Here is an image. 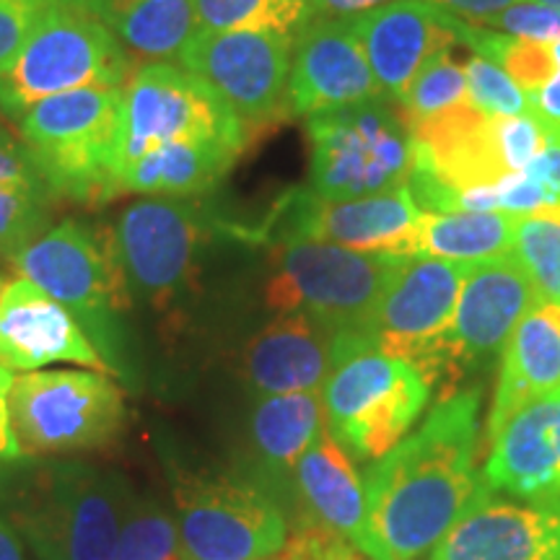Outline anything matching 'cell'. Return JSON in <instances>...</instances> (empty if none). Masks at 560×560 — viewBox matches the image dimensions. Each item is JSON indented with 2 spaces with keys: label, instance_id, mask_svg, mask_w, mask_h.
<instances>
[{
  "label": "cell",
  "instance_id": "484cf974",
  "mask_svg": "<svg viewBox=\"0 0 560 560\" xmlns=\"http://www.w3.org/2000/svg\"><path fill=\"white\" fill-rule=\"evenodd\" d=\"M130 58L172 60L200 32L195 0H107L100 16Z\"/></svg>",
  "mask_w": 560,
  "mask_h": 560
},
{
  "label": "cell",
  "instance_id": "52a82bcc",
  "mask_svg": "<svg viewBox=\"0 0 560 560\" xmlns=\"http://www.w3.org/2000/svg\"><path fill=\"white\" fill-rule=\"evenodd\" d=\"M312 140V190L322 200H350L405 187L416 145L397 104L374 96L306 117Z\"/></svg>",
  "mask_w": 560,
  "mask_h": 560
},
{
  "label": "cell",
  "instance_id": "c3c4849f",
  "mask_svg": "<svg viewBox=\"0 0 560 560\" xmlns=\"http://www.w3.org/2000/svg\"><path fill=\"white\" fill-rule=\"evenodd\" d=\"M537 3H545V5H550V9L560 11V0H537Z\"/></svg>",
  "mask_w": 560,
  "mask_h": 560
},
{
  "label": "cell",
  "instance_id": "ab89813d",
  "mask_svg": "<svg viewBox=\"0 0 560 560\" xmlns=\"http://www.w3.org/2000/svg\"><path fill=\"white\" fill-rule=\"evenodd\" d=\"M545 192L550 208H560V138L558 130L550 132L545 149L522 170Z\"/></svg>",
  "mask_w": 560,
  "mask_h": 560
},
{
  "label": "cell",
  "instance_id": "836d02e7",
  "mask_svg": "<svg viewBox=\"0 0 560 560\" xmlns=\"http://www.w3.org/2000/svg\"><path fill=\"white\" fill-rule=\"evenodd\" d=\"M467 73V100H470L488 117H516L529 115V100L520 83L493 60L472 55L465 62Z\"/></svg>",
  "mask_w": 560,
  "mask_h": 560
},
{
  "label": "cell",
  "instance_id": "f1b7e54d",
  "mask_svg": "<svg viewBox=\"0 0 560 560\" xmlns=\"http://www.w3.org/2000/svg\"><path fill=\"white\" fill-rule=\"evenodd\" d=\"M522 215L506 210H446V213H425L418 219V257H439V260L475 265L511 255L516 226Z\"/></svg>",
  "mask_w": 560,
  "mask_h": 560
},
{
  "label": "cell",
  "instance_id": "f35d334b",
  "mask_svg": "<svg viewBox=\"0 0 560 560\" xmlns=\"http://www.w3.org/2000/svg\"><path fill=\"white\" fill-rule=\"evenodd\" d=\"M495 190H499V208L506 210V213L529 215L550 208L545 192L524 172L506 174V177L495 185Z\"/></svg>",
  "mask_w": 560,
  "mask_h": 560
},
{
  "label": "cell",
  "instance_id": "603a6c76",
  "mask_svg": "<svg viewBox=\"0 0 560 560\" xmlns=\"http://www.w3.org/2000/svg\"><path fill=\"white\" fill-rule=\"evenodd\" d=\"M560 392V304L537 301L501 350V376L488 418V444L516 410Z\"/></svg>",
  "mask_w": 560,
  "mask_h": 560
},
{
  "label": "cell",
  "instance_id": "e0dca14e",
  "mask_svg": "<svg viewBox=\"0 0 560 560\" xmlns=\"http://www.w3.org/2000/svg\"><path fill=\"white\" fill-rule=\"evenodd\" d=\"M384 96L350 19H310L293 37L289 104L312 117Z\"/></svg>",
  "mask_w": 560,
  "mask_h": 560
},
{
  "label": "cell",
  "instance_id": "60d3db41",
  "mask_svg": "<svg viewBox=\"0 0 560 560\" xmlns=\"http://www.w3.org/2000/svg\"><path fill=\"white\" fill-rule=\"evenodd\" d=\"M13 380H16V376L11 374V369L0 363V467L16 465V462L24 459V454H21V446L16 441V433H13L11 412H9V395H11Z\"/></svg>",
  "mask_w": 560,
  "mask_h": 560
},
{
  "label": "cell",
  "instance_id": "7c38bea8",
  "mask_svg": "<svg viewBox=\"0 0 560 560\" xmlns=\"http://www.w3.org/2000/svg\"><path fill=\"white\" fill-rule=\"evenodd\" d=\"M130 299L166 310L187 291L206 242L198 206L172 198L132 202L112 226Z\"/></svg>",
  "mask_w": 560,
  "mask_h": 560
},
{
  "label": "cell",
  "instance_id": "f546056e",
  "mask_svg": "<svg viewBox=\"0 0 560 560\" xmlns=\"http://www.w3.org/2000/svg\"><path fill=\"white\" fill-rule=\"evenodd\" d=\"M200 30L278 32L296 37L312 19L310 0H195Z\"/></svg>",
  "mask_w": 560,
  "mask_h": 560
},
{
  "label": "cell",
  "instance_id": "ffe728a7",
  "mask_svg": "<svg viewBox=\"0 0 560 560\" xmlns=\"http://www.w3.org/2000/svg\"><path fill=\"white\" fill-rule=\"evenodd\" d=\"M350 26L382 94L392 102L400 100L425 62L457 42L441 19V5L429 0H395L350 19Z\"/></svg>",
  "mask_w": 560,
  "mask_h": 560
},
{
  "label": "cell",
  "instance_id": "277c9868",
  "mask_svg": "<svg viewBox=\"0 0 560 560\" xmlns=\"http://www.w3.org/2000/svg\"><path fill=\"white\" fill-rule=\"evenodd\" d=\"M319 395L327 429L342 450L376 462L408 436L429 405L431 387L410 363L384 353L371 335L338 332Z\"/></svg>",
  "mask_w": 560,
  "mask_h": 560
},
{
  "label": "cell",
  "instance_id": "74e56055",
  "mask_svg": "<svg viewBox=\"0 0 560 560\" xmlns=\"http://www.w3.org/2000/svg\"><path fill=\"white\" fill-rule=\"evenodd\" d=\"M283 552L296 560H369L359 548L312 520L301 522L296 535L285 540Z\"/></svg>",
  "mask_w": 560,
  "mask_h": 560
},
{
  "label": "cell",
  "instance_id": "1f68e13d",
  "mask_svg": "<svg viewBox=\"0 0 560 560\" xmlns=\"http://www.w3.org/2000/svg\"><path fill=\"white\" fill-rule=\"evenodd\" d=\"M112 560H185L177 520L159 501L136 495Z\"/></svg>",
  "mask_w": 560,
  "mask_h": 560
},
{
  "label": "cell",
  "instance_id": "2e32d148",
  "mask_svg": "<svg viewBox=\"0 0 560 560\" xmlns=\"http://www.w3.org/2000/svg\"><path fill=\"white\" fill-rule=\"evenodd\" d=\"M420 208L408 187L350 200H322L314 192H291L280 202L272 221L278 242L312 240L340 244L366 255L408 257L420 255Z\"/></svg>",
  "mask_w": 560,
  "mask_h": 560
},
{
  "label": "cell",
  "instance_id": "f907efd6",
  "mask_svg": "<svg viewBox=\"0 0 560 560\" xmlns=\"http://www.w3.org/2000/svg\"><path fill=\"white\" fill-rule=\"evenodd\" d=\"M3 285H5V280L0 278V299H3Z\"/></svg>",
  "mask_w": 560,
  "mask_h": 560
},
{
  "label": "cell",
  "instance_id": "cb8c5ba5",
  "mask_svg": "<svg viewBox=\"0 0 560 560\" xmlns=\"http://www.w3.org/2000/svg\"><path fill=\"white\" fill-rule=\"evenodd\" d=\"M560 392L532 400L511 416L490 441L482 480L490 490L529 503H548L556 493V454L550 429Z\"/></svg>",
  "mask_w": 560,
  "mask_h": 560
},
{
  "label": "cell",
  "instance_id": "db71d44e",
  "mask_svg": "<svg viewBox=\"0 0 560 560\" xmlns=\"http://www.w3.org/2000/svg\"><path fill=\"white\" fill-rule=\"evenodd\" d=\"M558 210H560V208H558Z\"/></svg>",
  "mask_w": 560,
  "mask_h": 560
},
{
  "label": "cell",
  "instance_id": "4fadbf2b",
  "mask_svg": "<svg viewBox=\"0 0 560 560\" xmlns=\"http://www.w3.org/2000/svg\"><path fill=\"white\" fill-rule=\"evenodd\" d=\"M293 37L278 32L200 30L179 55L236 112L244 128L289 115Z\"/></svg>",
  "mask_w": 560,
  "mask_h": 560
},
{
  "label": "cell",
  "instance_id": "8fae6325",
  "mask_svg": "<svg viewBox=\"0 0 560 560\" xmlns=\"http://www.w3.org/2000/svg\"><path fill=\"white\" fill-rule=\"evenodd\" d=\"M174 503L185 560H265L289 540L283 511L247 480L182 475Z\"/></svg>",
  "mask_w": 560,
  "mask_h": 560
},
{
  "label": "cell",
  "instance_id": "5b68a950",
  "mask_svg": "<svg viewBox=\"0 0 560 560\" xmlns=\"http://www.w3.org/2000/svg\"><path fill=\"white\" fill-rule=\"evenodd\" d=\"M122 89L89 86L34 104L21 115L24 149L52 198L75 202L115 200V143Z\"/></svg>",
  "mask_w": 560,
  "mask_h": 560
},
{
  "label": "cell",
  "instance_id": "e575fe53",
  "mask_svg": "<svg viewBox=\"0 0 560 560\" xmlns=\"http://www.w3.org/2000/svg\"><path fill=\"white\" fill-rule=\"evenodd\" d=\"M550 132L535 115L493 117V138L509 172H522L548 143Z\"/></svg>",
  "mask_w": 560,
  "mask_h": 560
},
{
  "label": "cell",
  "instance_id": "9c48e42d",
  "mask_svg": "<svg viewBox=\"0 0 560 560\" xmlns=\"http://www.w3.org/2000/svg\"><path fill=\"white\" fill-rule=\"evenodd\" d=\"M185 140H219L244 149L247 128L219 91L190 70L151 62L122 86L120 128L115 143V187L125 170L153 149Z\"/></svg>",
  "mask_w": 560,
  "mask_h": 560
},
{
  "label": "cell",
  "instance_id": "44dd1931",
  "mask_svg": "<svg viewBox=\"0 0 560 560\" xmlns=\"http://www.w3.org/2000/svg\"><path fill=\"white\" fill-rule=\"evenodd\" d=\"M335 335L310 314H278L244 350L249 387L257 395L322 392L332 366Z\"/></svg>",
  "mask_w": 560,
  "mask_h": 560
},
{
  "label": "cell",
  "instance_id": "681fc988",
  "mask_svg": "<svg viewBox=\"0 0 560 560\" xmlns=\"http://www.w3.org/2000/svg\"><path fill=\"white\" fill-rule=\"evenodd\" d=\"M265 560H289V558H283V556H280V552H278V556H272V558H265Z\"/></svg>",
  "mask_w": 560,
  "mask_h": 560
},
{
  "label": "cell",
  "instance_id": "9a60e30c",
  "mask_svg": "<svg viewBox=\"0 0 560 560\" xmlns=\"http://www.w3.org/2000/svg\"><path fill=\"white\" fill-rule=\"evenodd\" d=\"M535 304L537 293L514 255L467 265L452 325L439 342V384H446V395L457 392L467 371L501 353Z\"/></svg>",
  "mask_w": 560,
  "mask_h": 560
},
{
  "label": "cell",
  "instance_id": "7bdbcfd3",
  "mask_svg": "<svg viewBox=\"0 0 560 560\" xmlns=\"http://www.w3.org/2000/svg\"><path fill=\"white\" fill-rule=\"evenodd\" d=\"M395 0H310L312 19H355Z\"/></svg>",
  "mask_w": 560,
  "mask_h": 560
},
{
  "label": "cell",
  "instance_id": "d6a6232c",
  "mask_svg": "<svg viewBox=\"0 0 560 560\" xmlns=\"http://www.w3.org/2000/svg\"><path fill=\"white\" fill-rule=\"evenodd\" d=\"M462 102H467L465 66L454 62L450 50H444L425 62L423 70L412 79L395 104L400 109L402 120L408 122L423 120V117H431Z\"/></svg>",
  "mask_w": 560,
  "mask_h": 560
},
{
  "label": "cell",
  "instance_id": "30bf717a",
  "mask_svg": "<svg viewBox=\"0 0 560 560\" xmlns=\"http://www.w3.org/2000/svg\"><path fill=\"white\" fill-rule=\"evenodd\" d=\"M11 425L24 459L107 446L125 425V400L102 371H26L9 395Z\"/></svg>",
  "mask_w": 560,
  "mask_h": 560
},
{
  "label": "cell",
  "instance_id": "f6af8a7d",
  "mask_svg": "<svg viewBox=\"0 0 560 560\" xmlns=\"http://www.w3.org/2000/svg\"><path fill=\"white\" fill-rule=\"evenodd\" d=\"M0 560H26L24 540L5 520H0Z\"/></svg>",
  "mask_w": 560,
  "mask_h": 560
},
{
  "label": "cell",
  "instance_id": "bcb514c9",
  "mask_svg": "<svg viewBox=\"0 0 560 560\" xmlns=\"http://www.w3.org/2000/svg\"><path fill=\"white\" fill-rule=\"evenodd\" d=\"M550 441H552V454H556V493H552V499L548 503L560 499V405L556 410V418H552Z\"/></svg>",
  "mask_w": 560,
  "mask_h": 560
},
{
  "label": "cell",
  "instance_id": "816d5d0a",
  "mask_svg": "<svg viewBox=\"0 0 560 560\" xmlns=\"http://www.w3.org/2000/svg\"><path fill=\"white\" fill-rule=\"evenodd\" d=\"M280 556H283V558H289V560H296V558L289 556V552H283V550H280Z\"/></svg>",
  "mask_w": 560,
  "mask_h": 560
},
{
  "label": "cell",
  "instance_id": "7dc6e473",
  "mask_svg": "<svg viewBox=\"0 0 560 560\" xmlns=\"http://www.w3.org/2000/svg\"><path fill=\"white\" fill-rule=\"evenodd\" d=\"M60 5H70V9H79L86 13H94V16H102V9L107 0H58Z\"/></svg>",
  "mask_w": 560,
  "mask_h": 560
},
{
  "label": "cell",
  "instance_id": "5bb4252c",
  "mask_svg": "<svg viewBox=\"0 0 560 560\" xmlns=\"http://www.w3.org/2000/svg\"><path fill=\"white\" fill-rule=\"evenodd\" d=\"M467 265L439 257H408L384 289L369 335L392 359L410 363L433 389L439 342L452 325Z\"/></svg>",
  "mask_w": 560,
  "mask_h": 560
},
{
  "label": "cell",
  "instance_id": "3957f363",
  "mask_svg": "<svg viewBox=\"0 0 560 560\" xmlns=\"http://www.w3.org/2000/svg\"><path fill=\"white\" fill-rule=\"evenodd\" d=\"M11 262L19 276L37 283L79 319L109 374L130 380L122 314L132 299L109 226L66 219Z\"/></svg>",
  "mask_w": 560,
  "mask_h": 560
},
{
  "label": "cell",
  "instance_id": "ac0fdd59",
  "mask_svg": "<svg viewBox=\"0 0 560 560\" xmlns=\"http://www.w3.org/2000/svg\"><path fill=\"white\" fill-rule=\"evenodd\" d=\"M0 363L11 371H39L50 363H79L109 374L107 363L83 332L79 319L24 276L5 280L3 285Z\"/></svg>",
  "mask_w": 560,
  "mask_h": 560
},
{
  "label": "cell",
  "instance_id": "d4e9b609",
  "mask_svg": "<svg viewBox=\"0 0 560 560\" xmlns=\"http://www.w3.org/2000/svg\"><path fill=\"white\" fill-rule=\"evenodd\" d=\"M244 149L219 140H185L153 149L117 179V195H164L192 198L219 185Z\"/></svg>",
  "mask_w": 560,
  "mask_h": 560
},
{
  "label": "cell",
  "instance_id": "6da1fadb",
  "mask_svg": "<svg viewBox=\"0 0 560 560\" xmlns=\"http://www.w3.org/2000/svg\"><path fill=\"white\" fill-rule=\"evenodd\" d=\"M480 389L441 397L423 425L363 475L382 560H418L488 490L475 465Z\"/></svg>",
  "mask_w": 560,
  "mask_h": 560
},
{
  "label": "cell",
  "instance_id": "ee69618b",
  "mask_svg": "<svg viewBox=\"0 0 560 560\" xmlns=\"http://www.w3.org/2000/svg\"><path fill=\"white\" fill-rule=\"evenodd\" d=\"M433 5H441L454 16H465L475 21V24H486L490 16L501 13L509 5L520 3V0H429Z\"/></svg>",
  "mask_w": 560,
  "mask_h": 560
},
{
  "label": "cell",
  "instance_id": "8992f818",
  "mask_svg": "<svg viewBox=\"0 0 560 560\" xmlns=\"http://www.w3.org/2000/svg\"><path fill=\"white\" fill-rule=\"evenodd\" d=\"M130 52L94 13L55 5L0 73V112L21 120L34 104L89 86L122 89L136 73Z\"/></svg>",
  "mask_w": 560,
  "mask_h": 560
},
{
  "label": "cell",
  "instance_id": "d590c367",
  "mask_svg": "<svg viewBox=\"0 0 560 560\" xmlns=\"http://www.w3.org/2000/svg\"><path fill=\"white\" fill-rule=\"evenodd\" d=\"M493 32L532 42H556L560 37V11L537 0H520L486 21Z\"/></svg>",
  "mask_w": 560,
  "mask_h": 560
},
{
  "label": "cell",
  "instance_id": "7a4b0ae2",
  "mask_svg": "<svg viewBox=\"0 0 560 560\" xmlns=\"http://www.w3.org/2000/svg\"><path fill=\"white\" fill-rule=\"evenodd\" d=\"M0 470V506L39 560H112L136 501L120 472L86 462Z\"/></svg>",
  "mask_w": 560,
  "mask_h": 560
},
{
  "label": "cell",
  "instance_id": "d6986e66",
  "mask_svg": "<svg viewBox=\"0 0 560 560\" xmlns=\"http://www.w3.org/2000/svg\"><path fill=\"white\" fill-rule=\"evenodd\" d=\"M429 560H560V506L493 501L488 488L433 545Z\"/></svg>",
  "mask_w": 560,
  "mask_h": 560
},
{
  "label": "cell",
  "instance_id": "8d00e7d4",
  "mask_svg": "<svg viewBox=\"0 0 560 560\" xmlns=\"http://www.w3.org/2000/svg\"><path fill=\"white\" fill-rule=\"evenodd\" d=\"M58 0H0V73L16 60L21 47Z\"/></svg>",
  "mask_w": 560,
  "mask_h": 560
},
{
  "label": "cell",
  "instance_id": "b9f144b4",
  "mask_svg": "<svg viewBox=\"0 0 560 560\" xmlns=\"http://www.w3.org/2000/svg\"><path fill=\"white\" fill-rule=\"evenodd\" d=\"M532 115L540 120L548 130H560V66L556 75L535 91V94L527 96Z\"/></svg>",
  "mask_w": 560,
  "mask_h": 560
},
{
  "label": "cell",
  "instance_id": "4dcf8cb0",
  "mask_svg": "<svg viewBox=\"0 0 560 560\" xmlns=\"http://www.w3.org/2000/svg\"><path fill=\"white\" fill-rule=\"evenodd\" d=\"M511 255L527 272L537 301L560 304V210L522 215Z\"/></svg>",
  "mask_w": 560,
  "mask_h": 560
},
{
  "label": "cell",
  "instance_id": "7402d4cb",
  "mask_svg": "<svg viewBox=\"0 0 560 560\" xmlns=\"http://www.w3.org/2000/svg\"><path fill=\"white\" fill-rule=\"evenodd\" d=\"M301 501L310 514L304 520L322 524L325 529L348 540L371 560H382L380 545L369 527L366 490L363 478L355 472L353 462L330 429L319 433L312 450L293 467Z\"/></svg>",
  "mask_w": 560,
  "mask_h": 560
},
{
  "label": "cell",
  "instance_id": "ba28073f",
  "mask_svg": "<svg viewBox=\"0 0 560 560\" xmlns=\"http://www.w3.org/2000/svg\"><path fill=\"white\" fill-rule=\"evenodd\" d=\"M400 262V257L366 255L340 244L278 242L265 301L276 314H310L332 332L369 335L382 293Z\"/></svg>",
  "mask_w": 560,
  "mask_h": 560
},
{
  "label": "cell",
  "instance_id": "4316f807",
  "mask_svg": "<svg viewBox=\"0 0 560 560\" xmlns=\"http://www.w3.org/2000/svg\"><path fill=\"white\" fill-rule=\"evenodd\" d=\"M50 202L52 192L24 143L0 125V257L13 260L45 234Z\"/></svg>",
  "mask_w": 560,
  "mask_h": 560
},
{
  "label": "cell",
  "instance_id": "83f0119b",
  "mask_svg": "<svg viewBox=\"0 0 560 560\" xmlns=\"http://www.w3.org/2000/svg\"><path fill=\"white\" fill-rule=\"evenodd\" d=\"M325 429L327 418L319 392L260 395L249 420L257 459L272 472L293 470Z\"/></svg>",
  "mask_w": 560,
  "mask_h": 560
},
{
  "label": "cell",
  "instance_id": "f5cc1de1",
  "mask_svg": "<svg viewBox=\"0 0 560 560\" xmlns=\"http://www.w3.org/2000/svg\"><path fill=\"white\" fill-rule=\"evenodd\" d=\"M558 138H560V130H558Z\"/></svg>",
  "mask_w": 560,
  "mask_h": 560
}]
</instances>
